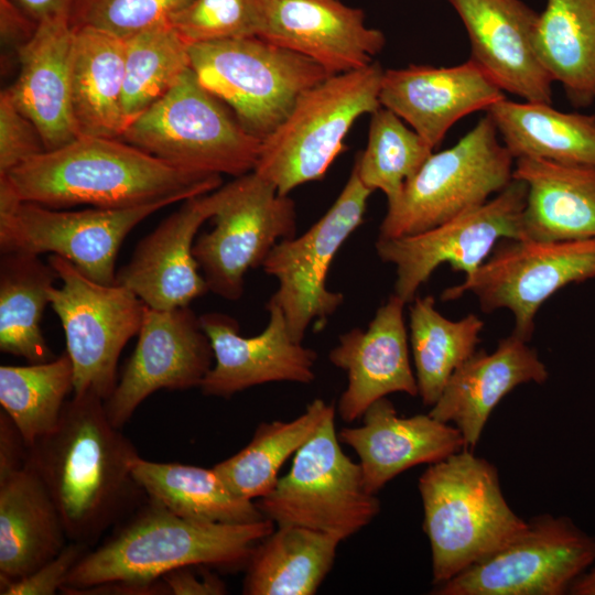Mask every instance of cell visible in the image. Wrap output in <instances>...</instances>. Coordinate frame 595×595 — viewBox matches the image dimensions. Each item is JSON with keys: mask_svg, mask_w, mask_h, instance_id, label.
Segmentation results:
<instances>
[{"mask_svg": "<svg viewBox=\"0 0 595 595\" xmlns=\"http://www.w3.org/2000/svg\"><path fill=\"white\" fill-rule=\"evenodd\" d=\"M382 67L331 75L305 91L285 119L262 140L253 170L282 195L322 180L344 149L354 122L381 107Z\"/></svg>", "mask_w": 595, "mask_h": 595, "instance_id": "cell-6", "label": "cell"}, {"mask_svg": "<svg viewBox=\"0 0 595 595\" xmlns=\"http://www.w3.org/2000/svg\"><path fill=\"white\" fill-rule=\"evenodd\" d=\"M595 563V538L541 515L505 547L435 585L437 595H562Z\"/></svg>", "mask_w": 595, "mask_h": 595, "instance_id": "cell-15", "label": "cell"}, {"mask_svg": "<svg viewBox=\"0 0 595 595\" xmlns=\"http://www.w3.org/2000/svg\"><path fill=\"white\" fill-rule=\"evenodd\" d=\"M125 40L122 108L128 125L191 68L190 43L163 23Z\"/></svg>", "mask_w": 595, "mask_h": 595, "instance_id": "cell-38", "label": "cell"}, {"mask_svg": "<svg viewBox=\"0 0 595 595\" xmlns=\"http://www.w3.org/2000/svg\"><path fill=\"white\" fill-rule=\"evenodd\" d=\"M74 391V369L66 351L45 363L0 367V404L31 446L57 425Z\"/></svg>", "mask_w": 595, "mask_h": 595, "instance_id": "cell-37", "label": "cell"}, {"mask_svg": "<svg viewBox=\"0 0 595 595\" xmlns=\"http://www.w3.org/2000/svg\"><path fill=\"white\" fill-rule=\"evenodd\" d=\"M569 593L573 595H595V563L572 584Z\"/></svg>", "mask_w": 595, "mask_h": 595, "instance_id": "cell-48", "label": "cell"}, {"mask_svg": "<svg viewBox=\"0 0 595 595\" xmlns=\"http://www.w3.org/2000/svg\"><path fill=\"white\" fill-rule=\"evenodd\" d=\"M595 278V238L542 242L506 239L472 274L443 291L451 301L474 293L484 312L508 309L513 334L528 342L540 306L567 284Z\"/></svg>", "mask_w": 595, "mask_h": 595, "instance_id": "cell-14", "label": "cell"}, {"mask_svg": "<svg viewBox=\"0 0 595 595\" xmlns=\"http://www.w3.org/2000/svg\"><path fill=\"white\" fill-rule=\"evenodd\" d=\"M74 31L72 112L78 136L120 139L128 126L122 108L125 40L88 26Z\"/></svg>", "mask_w": 595, "mask_h": 595, "instance_id": "cell-29", "label": "cell"}, {"mask_svg": "<svg viewBox=\"0 0 595 595\" xmlns=\"http://www.w3.org/2000/svg\"><path fill=\"white\" fill-rule=\"evenodd\" d=\"M138 456L91 392L67 400L54 430L29 446L68 540L90 548L147 497L132 475Z\"/></svg>", "mask_w": 595, "mask_h": 595, "instance_id": "cell-1", "label": "cell"}, {"mask_svg": "<svg viewBox=\"0 0 595 595\" xmlns=\"http://www.w3.org/2000/svg\"><path fill=\"white\" fill-rule=\"evenodd\" d=\"M74 34L68 18L39 22L32 37L17 51L19 74L6 89L39 130L46 151L78 137L72 112Z\"/></svg>", "mask_w": 595, "mask_h": 595, "instance_id": "cell-26", "label": "cell"}, {"mask_svg": "<svg viewBox=\"0 0 595 595\" xmlns=\"http://www.w3.org/2000/svg\"><path fill=\"white\" fill-rule=\"evenodd\" d=\"M335 412L333 404L315 399L291 421L262 422L245 447L213 467L236 495L260 499L274 488L288 458Z\"/></svg>", "mask_w": 595, "mask_h": 595, "instance_id": "cell-35", "label": "cell"}, {"mask_svg": "<svg viewBox=\"0 0 595 595\" xmlns=\"http://www.w3.org/2000/svg\"><path fill=\"white\" fill-rule=\"evenodd\" d=\"M68 541L62 516L30 458L0 477V582L31 574Z\"/></svg>", "mask_w": 595, "mask_h": 595, "instance_id": "cell-28", "label": "cell"}, {"mask_svg": "<svg viewBox=\"0 0 595 595\" xmlns=\"http://www.w3.org/2000/svg\"><path fill=\"white\" fill-rule=\"evenodd\" d=\"M513 166L486 113L453 147L426 159L388 204L378 237L415 235L485 204L511 182Z\"/></svg>", "mask_w": 595, "mask_h": 595, "instance_id": "cell-8", "label": "cell"}, {"mask_svg": "<svg viewBox=\"0 0 595 595\" xmlns=\"http://www.w3.org/2000/svg\"><path fill=\"white\" fill-rule=\"evenodd\" d=\"M432 153L412 128L381 106L371 113L367 144L354 169L369 190L381 191L391 204Z\"/></svg>", "mask_w": 595, "mask_h": 595, "instance_id": "cell-39", "label": "cell"}, {"mask_svg": "<svg viewBox=\"0 0 595 595\" xmlns=\"http://www.w3.org/2000/svg\"><path fill=\"white\" fill-rule=\"evenodd\" d=\"M167 205L158 202L128 208L62 210L21 202L0 182V250L57 255L87 278L115 284L116 258L123 239Z\"/></svg>", "mask_w": 595, "mask_h": 595, "instance_id": "cell-12", "label": "cell"}, {"mask_svg": "<svg viewBox=\"0 0 595 595\" xmlns=\"http://www.w3.org/2000/svg\"><path fill=\"white\" fill-rule=\"evenodd\" d=\"M261 0H192L170 24L191 44L259 36Z\"/></svg>", "mask_w": 595, "mask_h": 595, "instance_id": "cell-40", "label": "cell"}, {"mask_svg": "<svg viewBox=\"0 0 595 595\" xmlns=\"http://www.w3.org/2000/svg\"><path fill=\"white\" fill-rule=\"evenodd\" d=\"M190 58L202 86L261 140L305 91L331 76L311 58L260 36L191 44Z\"/></svg>", "mask_w": 595, "mask_h": 595, "instance_id": "cell-7", "label": "cell"}, {"mask_svg": "<svg viewBox=\"0 0 595 595\" xmlns=\"http://www.w3.org/2000/svg\"><path fill=\"white\" fill-rule=\"evenodd\" d=\"M192 0H78L69 17L73 28L98 29L121 39L170 23Z\"/></svg>", "mask_w": 595, "mask_h": 595, "instance_id": "cell-41", "label": "cell"}, {"mask_svg": "<svg viewBox=\"0 0 595 595\" xmlns=\"http://www.w3.org/2000/svg\"><path fill=\"white\" fill-rule=\"evenodd\" d=\"M47 260L62 281L48 296L64 329L74 394L91 392L105 401L117 385L119 356L138 335L147 305L125 285L94 281L61 256Z\"/></svg>", "mask_w": 595, "mask_h": 595, "instance_id": "cell-10", "label": "cell"}, {"mask_svg": "<svg viewBox=\"0 0 595 595\" xmlns=\"http://www.w3.org/2000/svg\"><path fill=\"white\" fill-rule=\"evenodd\" d=\"M21 202L51 208L174 204L210 193L221 175L174 166L120 139L78 136L0 176Z\"/></svg>", "mask_w": 595, "mask_h": 595, "instance_id": "cell-2", "label": "cell"}, {"mask_svg": "<svg viewBox=\"0 0 595 595\" xmlns=\"http://www.w3.org/2000/svg\"><path fill=\"white\" fill-rule=\"evenodd\" d=\"M409 312L419 396L433 407L453 372L476 351L484 322L475 314L459 321L444 317L432 295L415 296Z\"/></svg>", "mask_w": 595, "mask_h": 595, "instance_id": "cell-36", "label": "cell"}, {"mask_svg": "<svg viewBox=\"0 0 595 595\" xmlns=\"http://www.w3.org/2000/svg\"><path fill=\"white\" fill-rule=\"evenodd\" d=\"M512 178L527 186L522 239L555 242L595 238V166L519 158Z\"/></svg>", "mask_w": 595, "mask_h": 595, "instance_id": "cell-27", "label": "cell"}, {"mask_svg": "<svg viewBox=\"0 0 595 595\" xmlns=\"http://www.w3.org/2000/svg\"><path fill=\"white\" fill-rule=\"evenodd\" d=\"M131 468L145 496L180 517L227 524L266 518L257 502L236 495L214 467L153 462L139 455Z\"/></svg>", "mask_w": 595, "mask_h": 595, "instance_id": "cell-32", "label": "cell"}, {"mask_svg": "<svg viewBox=\"0 0 595 595\" xmlns=\"http://www.w3.org/2000/svg\"><path fill=\"white\" fill-rule=\"evenodd\" d=\"M46 151L34 123L13 104L7 90L0 94V176Z\"/></svg>", "mask_w": 595, "mask_h": 595, "instance_id": "cell-42", "label": "cell"}, {"mask_svg": "<svg viewBox=\"0 0 595 595\" xmlns=\"http://www.w3.org/2000/svg\"><path fill=\"white\" fill-rule=\"evenodd\" d=\"M418 488L434 585L491 555L528 526L508 505L497 468L473 450L430 464Z\"/></svg>", "mask_w": 595, "mask_h": 595, "instance_id": "cell-4", "label": "cell"}, {"mask_svg": "<svg viewBox=\"0 0 595 595\" xmlns=\"http://www.w3.org/2000/svg\"><path fill=\"white\" fill-rule=\"evenodd\" d=\"M268 518L251 523L203 522L180 517L145 497L74 566L64 594L104 583L152 585L178 567H246L256 545L274 530Z\"/></svg>", "mask_w": 595, "mask_h": 595, "instance_id": "cell-3", "label": "cell"}, {"mask_svg": "<svg viewBox=\"0 0 595 595\" xmlns=\"http://www.w3.org/2000/svg\"><path fill=\"white\" fill-rule=\"evenodd\" d=\"M29 458V446L20 431L2 410L0 413V477L22 467Z\"/></svg>", "mask_w": 595, "mask_h": 595, "instance_id": "cell-46", "label": "cell"}, {"mask_svg": "<svg viewBox=\"0 0 595 595\" xmlns=\"http://www.w3.org/2000/svg\"><path fill=\"white\" fill-rule=\"evenodd\" d=\"M512 158L595 166V116L506 98L487 110Z\"/></svg>", "mask_w": 595, "mask_h": 595, "instance_id": "cell-30", "label": "cell"}, {"mask_svg": "<svg viewBox=\"0 0 595 595\" xmlns=\"http://www.w3.org/2000/svg\"><path fill=\"white\" fill-rule=\"evenodd\" d=\"M549 372L538 353L513 333L493 353L476 350L451 376L430 414L457 428L473 450L499 401L527 382L543 383Z\"/></svg>", "mask_w": 595, "mask_h": 595, "instance_id": "cell-25", "label": "cell"}, {"mask_svg": "<svg viewBox=\"0 0 595 595\" xmlns=\"http://www.w3.org/2000/svg\"><path fill=\"white\" fill-rule=\"evenodd\" d=\"M527 186L512 178L496 197L422 232L378 237V257L396 267L394 294L412 302L434 270L448 263L466 275L476 271L500 239H522Z\"/></svg>", "mask_w": 595, "mask_h": 595, "instance_id": "cell-16", "label": "cell"}, {"mask_svg": "<svg viewBox=\"0 0 595 595\" xmlns=\"http://www.w3.org/2000/svg\"><path fill=\"white\" fill-rule=\"evenodd\" d=\"M206 565H186L166 573L162 580L170 594L174 595H223L226 584Z\"/></svg>", "mask_w": 595, "mask_h": 595, "instance_id": "cell-44", "label": "cell"}, {"mask_svg": "<svg viewBox=\"0 0 595 595\" xmlns=\"http://www.w3.org/2000/svg\"><path fill=\"white\" fill-rule=\"evenodd\" d=\"M37 23L48 19L68 18L78 0H13Z\"/></svg>", "mask_w": 595, "mask_h": 595, "instance_id": "cell-47", "label": "cell"}, {"mask_svg": "<svg viewBox=\"0 0 595 595\" xmlns=\"http://www.w3.org/2000/svg\"><path fill=\"white\" fill-rule=\"evenodd\" d=\"M259 36L316 62L331 75L374 63L385 34L340 0H261Z\"/></svg>", "mask_w": 595, "mask_h": 595, "instance_id": "cell-21", "label": "cell"}, {"mask_svg": "<svg viewBox=\"0 0 595 595\" xmlns=\"http://www.w3.org/2000/svg\"><path fill=\"white\" fill-rule=\"evenodd\" d=\"M223 187L183 201L182 206L143 237L116 274V283L130 289L155 310H173L208 292L193 255L199 227L218 210Z\"/></svg>", "mask_w": 595, "mask_h": 595, "instance_id": "cell-19", "label": "cell"}, {"mask_svg": "<svg viewBox=\"0 0 595 595\" xmlns=\"http://www.w3.org/2000/svg\"><path fill=\"white\" fill-rule=\"evenodd\" d=\"M469 39L470 58L502 91L552 104V83L534 46L539 18L521 0H447Z\"/></svg>", "mask_w": 595, "mask_h": 595, "instance_id": "cell-20", "label": "cell"}, {"mask_svg": "<svg viewBox=\"0 0 595 595\" xmlns=\"http://www.w3.org/2000/svg\"><path fill=\"white\" fill-rule=\"evenodd\" d=\"M502 90L472 61L451 66L409 65L383 71L379 100L433 150L463 117L487 110Z\"/></svg>", "mask_w": 595, "mask_h": 595, "instance_id": "cell-23", "label": "cell"}, {"mask_svg": "<svg viewBox=\"0 0 595 595\" xmlns=\"http://www.w3.org/2000/svg\"><path fill=\"white\" fill-rule=\"evenodd\" d=\"M404 304L393 293L377 309L366 329L355 327L339 335L338 344L329 350L331 364L347 376L337 405L345 422L361 419L374 402L390 393L419 396L409 357Z\"/></svg>", "mask_w": 595, "mask_h": 595, "instance_id": "cell-22", "label": "cell"}, {"mask_svg": "<svg viewBox=\"0 0 595 595\" xmlns=\"http://www.w3.org/2000/svg\"><path fill=\"white\" fill-rule=\"evenodd\" d=\"M221 187L214 228L195 240L193 255L208 290L236 301L246 273L262 267L278 242L295 236L296 209L289 195L253 171Z\"/></svg>", "mask_w": 595, "mask_h": 595, "instance_id": "cell-11", "label": "cell"}, {"mask_svg": "<svg viewBox=\"0 0 595 595\" xmlns=\"http://www.w3.org/2000/svg\"><path fill=\"white\" fill-rule=\"evenodd\" d=\"M361 420L360 425L343 428L337 434L357 454L365 486L375 495L402 472L467 448L454 425L430 413L400 416L387 397L374 402Z\"/></svg>", "mask_w": 595, "mask_h": 595, "instance_id": "cell-24", "label": "cell"}, {"mask_svg": "<svg viewBox=\"0 0 595 595\" xmlns=\"http://www.w3.org/2000/svg\"><path fill=\"white\" fill-rule=\"evenodd\" d=\"M269 321L256 336L239 334L238 322L220 313L199 316L215 365L199 388L205 396L229 398L268 382L310 383L315 379L316 351L295 342L279 306L267 303Z\"/></svg>", "mask_w": 595, "mask_h": 595, "instance_id": "cell-18", "label": "cell"}, {"mask_svg": "<svg viewBox=\"0 0 595 595\" xmlns=\"http://www.w3.org/2000/svg\"><path fill=\"white\" fill-rule=\"evenodd\" d=\"M91 548L68 541L62 551L31 574L8 582H0L1 595H53L61 591L78 561Z\"/></svg>", "mask_w": 595, "mask_h": 595, "instance_id": "cell-43", "label": "cell"}, {"mask_svg": "<svg viewBox=\"0 0 595 595\" xmlns=\"http://www.w3.org/2000/svg\"><path fill=\"white\" fill-rule=\"evenodd\" d=\"M372 191L351 173L328 210L306 232L278 242L262 268L278 281L269 303L283 313L291 337L302 343L307 328H323L343 304L344 295L328 290L327 273L346 239L361 225Z\"/></svg>", "mask_w": 595, "mask_h": 595, "instance_id": "cell-13", "label": "cell"}, {"mask_svg": "<svg viewBox=\"0 0 595 595\" xmlns=\"http://www.w3.org/2000/svg\"><path fill=\"white\" fill-rule=\"evenodd\" d=\"M228 109L190 68L120 140L184 170L238 177L255 170L262 140Z\"/></svg>", "mask_w": 595, "mask_h": 595, "instance_id": "cell-5", "label": "cell"}, {"mask_svg": "<svg viewBox=\"0 0 595 595\" xmlns=\"http://www.w3.org/2000/svg\"><path fill=\"white\" fill-rule=\"evenodd\" d=\"M37 24L13 0H0V34L6 46L18 51L32 37Z\"/></svg>", "mask_w": 595, "mask_h": 595, "instance_id": "cell-45", "label": "cell"}, {"mask_svg": "<svg viewBox=\"0 0 595 595\" xmlns=\"http://www.w3.org/2000/svg\"><path fill=\"white\" fill-rule=\"evenodd\" d=\"M329 415L294 454L290 470L257 505L277 526H300L346 540L380 511L367 490L359 463L342 450Z\"/></svg>", "mask_w": 595, "mask_h": 595, "instance_id": "cell-9", "label": "cell"}, {"mask_svg": "<svg viewBox=\"0 0 595 595\" xmlns=\"http://www.w3.org/2000/svg\"><path fill=\"white\" fill-rule=\"evenodd\" d=\"M58 275L39 256L2 252L0 260V349L30 364L55 358L41 329L50 289Z\"/></svg>", "mask_w": 595, "mask_h": 595, "instance_id": "cell-34", "label": "cell"}, {"mask_svg": "<svg viewBox=\"0 0 595 595\" xmlns=\"http://www.w3.org/2000/svg\"><path fill=\"white\" fill-rule=\"evenodd\" d=\"M338 537L300 526H278L255 548L246 595H313L333 567Z\"/></svg>", "mask_w": 595, "mask_h": 595, "instance_id": "cell-31", "label": "cell"}, {"mask_svg": "<svg viewBox=\"0 0 595 595\" xmlns=\"http://www.w3.org/2000/svg\"><path fill=\"white\" fill-rule=\"evenodd\" d=\"M213 358L199 316L188 306H145L134 351L112 393L104 401L109 420L122 429L151 393L199 388Z\"/></svg>", "mask_w": 595, "mask_h": 595, "instance_id": "cell-17", "label": "cell"}, {"mask_svg": "<svg viewBox=\"0 0 595 595\" xmlns=\"http://www.w3.org/2000/svg\"><path fill=\"white\" fill-rule=\"evenodd\" d=\"M534 46L575 108L595 104V0H547Z\"/></svg>", "mask_w": 595, "mask_h": 595, "instance_id": "cell-33", "label": "cell"}]
</instances>
